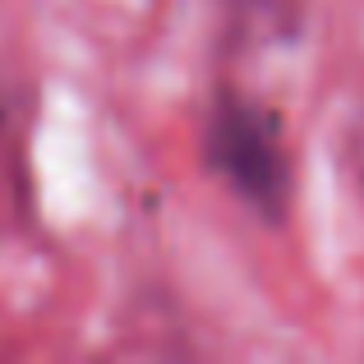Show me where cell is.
<instances>
[{
	"mask_svg": "<svg viewBox=\"0 0 364 364\" xmlns=\"http://www.w3.org/2000/svg\"><path fill=\"white\" fill-rule=\"evenodd\" d=\"M208 157L222 171V180L240 198L267 217L286 213V194H291V161L282 152L277 124L263 107L245 97H222L208 124Z\"/></svg>",
	"mask_w": 364,
	"mask_h": 364,
	"instance_id": "cell-1",
	"label": "cell"
}]
</instances>
